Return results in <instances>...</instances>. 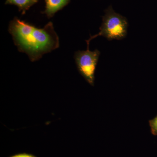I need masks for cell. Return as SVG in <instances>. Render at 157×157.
Listing matches in <instances>:
<instances>
[{
	"instance_id": "obj_1",
	"label": "cell",
	"mask_w": 157,
	"mask_h": 157,
	"mask_svg": "<svg viewBox=\"0 0 157 157\" xmlns=\"http://www.w3.org/2000/svg\"><path fill=\"white\" fill-rule=\"evenodd\" d=\"M9 32L18 50L26 54L32 62L59 47V39L52 21L40 29L15 17L9 23Z\"/></svg>"
},
{
	"instance_id": "obj_2",
	"label": "cell",
	"mask_w": 157,
	"mask_h": 157,
	"mask_svg": "<svg viewBox=\"0 0 157 157\" xmlns=\"http://www.w3.org/2000/svg\"><path fill=\"white\" fill-rule=\"evenodd\" d=\"M128 23L125 17L116 13L111 6L105 11V15L102 17V23L100 32L94 36H91L86 40L87 48H89L90 42L98 36L105 37L108 41L113 39L122 40L127 35Z\"/></svg>"
},
{
	"instance_id": "obj_3",
	"label": "cell",
	"mask_w": 157,
	"mask_h": 157,
	"mask_svg": "<svg viewBox=\"0 0 157 157\" xmlns=\"http://www.w3.org/2000/svg\"><path fill=\"white\" fill-rule=\"evenodd\" d=\"M100 55L98 49L91 51L89 48L86 51H78L74 55L78 72L92 86L94 84L95 73Z\"/></svg>"
},
{
	"instance_id": "obj_4",
	"label": "cell",
	"mask_w": 157,
	"mask_h": 157,
	"mask_svg": "<svg viewBox=\"0 0 157 157\" xmlns=\"http://www.w3.org/2000/svg\"><path fill=\"white\" fill-rule=\"evenodd\" d=\"M71 0H45V9L42 14L48 18H52L57 12L63 9Z\"/></svg>"
},
{
	"instance_id": "obj_5",
	"label": "cell",
	"mask_w": 157,
	"mask_h": 157,
	"mask_svg": "<svg viewBox=\"0 0 157 157\" xmlns=\"http://www.w3.org/2000/svg\"><path fill=\"white\" fill-rule=\"evenodd\" d=\"M39 1V0H6L5 4L17 6L21 14L24 15Z\"/></svg>"
},
{
	"instance_id": "obj_6",
	"label": "cell",
	"mask_w": 157,
	"mask_h": 157,
	"mask_svg": "<svg viewBox=\"0 0 157 157\" xmlns=\"http://www.w3.org/2000/svg\"><path fill=\"white\" fill-rule=\"evenodd\" d=\"M149 124L151 128V132L153 135H157V116L154 118L149 121Z\"/></svg>"
},
{
	"instance_id": "obj_7",
	"label": "cell",
	"mask_w": 157,
	"mask_h": 157,
	"mask_svg": "<svg viewBox=\"0 0 157 157\" xmlns=\"http://www.w3.org/2000/svg\"><path fill=\"white\" fill-rule=\"evenodd\" d=\"M10 157H36L34 155L29 154L26 153L19 154Z\"/></svg>"
}]
</instances>
